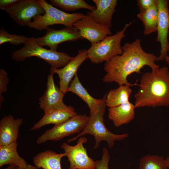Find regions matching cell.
Listing matches in <instances>:
<instances>
[{"label": "cell", "instance_id": "obj_1", "mask_svg": "<svg viewBox=\"0 0 169 169\" xmlns=\"http://www.w3.org/2000/svg\"><path fill=\"white\" fill-rule=\"evenodd\" d=\"M123 53L105 62L104 69L106 72L102 79L106 83L115 82L119 85L132 86L136 84L128 82V76L134 73H140L145 66L152 70L160 68L156 64L157 57L153 54L144 50L140 39L131 43H126L122 46Z\"/></svg>", "mask_w": 169, "mask_h": 169}, {"label": "cell", "instance_id": "obj_2", "mask_svg": "<svg viewBox=\"0 0 169 169\" xmlns=\"http://www.w3.org/2000/svg\"><path fill=\"white\" fill-rule=\"evenodd\" d=\"M135 108L169 106V70L164 66L141 76L140 88L134 95Z\"/></svg>", "mask_w": 169, "mask_h": 169}, {"label": "cell", "instance_id": "obj_3", "mask_svg": "<svg viewBox=\"0 0 169 169\" xmlns=\"http://www.w3.org/2000/svg\"><path fill=\"white\" fill-rule=\"evenodd\" d=\"M107 94H105L102 98V101L98 109L92 115H90L88 121L84 129L75 136L69 139L70 143L75 141L80 137L86 134L94 136L95 144L94 149H97L102 141H105L110 148L114 145L116 141H121L128 138L129 134L124 133L116 134L110 131L106 127L104 122V116L106 106V99Z\"/></svg>", "mask_w": 169, "mask_h": 169}, {"label": "cell", "instance_id": "obj_4", "mask_svg": "<svg viewBox=\"0 0 169 169\" xmlns=\"http://www.w3.org/2000/svg\"><path fill=\"white\" fill-rule=\"evenodd\" d=\"M32 57L42 59L51 67L56 69L64 67L72 57L64 52L44 48L35 42L34 37L31 38L22 48L13 52L11 55L12 59L17 61H23Z\"/></svg>", "mask_w": 169, "mask_h": 169}, {"label": "cell", "instance_id": "obj_5", "mask_svg": "<svg viewBox=\"0 0 169 169\" xmlns=\"http://www.w3.org/2000/svg\"><path fill=\"white\" fill-rule=\"evenodd\" d=\"M36 1L42 7L45 13L34 18L28 27L38 30H46L49 26L54 24H62L65 27L72 26L74 23L83 18L85 15L81 13H65L44 0H36Z\"/></svg>", "mask_w": 169, "mask_h": 169}, {"label": "cell", "instance_id": "obj_6", "mask_svg": "<svg viewBox=\"0 0 169 169\" xmlns=\"http://www.w3.org/2000/svg\"><path fill=\"white\" fill-rule=\"evenodd\" d=\"M132 23H126L122 30L115 34L107 36L99 42L91 44L87 50L88 59L92 63L98 64L121 54L123 49L121 42L125 37L126 30Z\"/></svg>", "mask_w": 169, "mask_h": 169}, {"label": "cell", "instance_id": "obj_7", "mask_svg": "<svg viewBox=\"0 0 169 169\" xmlns=\"http://www.w3.org/2000/svg\"><path fill=\"white\" fill-rule=\"evenodd\" d=\"M89 118V116L85 115L77 114L47 130L38 137L36 143L40 144L48 141H58L72 134L79 133L85 128Z\"/></svg>", "mask_w": 169, "mask_h": 169}, {"label": "cell", "instance_id": "obj_8", "mask_svg": "<svg viewBox=\"0 0 169 169\" xmlns=\"http://www.w3.org/2000/svg\"><path fill=\"white\" fill-rule=\"evenodd\" d=\"M85 137L78 139L77 143L71 146L64 142L61 148L69 162V169H95V161L90 157L84 144L87 142Z\"/></svg>", "mask_w": 169, "mask_h": 169}, {"label": "cell", "instance_id": "obj_9", "mask_svg": "<svg viewBox=\"0 0 169 169\" xmlns=\"http://www.w3.org/2000/svg\"><path fill=\"white\" fill-rule=\"evenodd\" d=\"M3 10L18 25L28 27L32 19L45 13L44 8L36 0H20Z\"/></svg>", "mask_w": 169, "mask_h": 169}, {"label": "cell", "instance_id": "obj_10", "mask_svg": "<svg viewBox=\"0 0 169 169\" xmlns=\"http://www.w3.org/2000/svg\"><path fill=\"white\" fill-rule=\"evenodd\" d=\"M158 11L156 41L160 44V54L157 61L165 59L169 52V42L168 39L169 29V0H157Z\"/></svg>", "mask_w": 169, "mask_h": 169}, {"label": "cell", "instance_id": "obj_11", "mask_svg": "<svg viewBox=\"0 0 169 169\" xmlns=\"http://www.w3.org/2000/svg\"><path fill=\"white\" fill-rule=\"evenodd\" d=\"M46 30L44 36L34 37V40L40 45L47 46L50 49L54 51H57L58 45L62 43L83 39L78 31L73 26L65 27L58 30L49 27Z\"/></svg>", "mask_w": 169, "mask_h": 169}, {"label": "cell", "instance_id": "obj_12", "mask_svg": "<svg viewBox=\"0 0 169 169\" xmlns=\"http://www.w3.org/2000/svg\"><path fill=\"white\" fill-rule=\"evenodd\" d=\"M83 38L92 44L100 41L111 34L110 28L95 22L91 16L85 15L73 24Z\"/></svg>", "mask_w": 169, "mask_h": 169}, {"label": "cell", "instance_id": "obj_13", "mask_svg": "<svg viewBox=\"0 0 169 169\" xmlns=\"http://www.w3.org/2000/svg\"><path fill=\"white\" fill-rule=\"evenodd\" d=\"M88 59L87 50L80 49L77 54L72 57L69 62L61 69H56L52 67L50 72L54 74H56L59 79V88L63 93L68 92V90L70 82L75 75L77 70L82 64Z\"/></svg>", "mask_w": 169, "mask_h": 169}, {"label": "cell", "instance_id": "obj_14", "mask_svg": "<svg viewBox=\"0 0 169 169\" xmlns=\"http://www.w3.org/2000/svg\"><path fill=\"white\" fill-rule=\"evenodd\" d=\"M54 74L50 72L48 75L46 90L39 99V108L44 113L50 110L64 108L67 106L63 101L65 94L55 84Z\"/></svg>", "mask_w": 169, "mask_h": 169}, {"label": "cell", "instance_id": "obj_15", "mask_svg": "<svg viewBox=\"0 0 169 169\" xmlns=\"http://www.w3.org/2000/svg\"><path fill=\"white\" fill-rule=\"evenodd\" d=\"M95 5L94 10L87 13L97 23L109 28L111 27L113 15L117 5L116 0H93Z\"/></svg>", "mask_w": 169, "mask_h": 169}, {"label": "cell", "instance_id": "obj_16", "mask_svg": "<svg viewBox=\"0 0 169 169\" xmlns=\"http://www.w3.org/2000/svg\"><path fill=\"white\" fill-rule=\"evenodd\" d=\"M22 118L15 119L12 115L3 117L0 121V146L17 142Z\"/></svg>", "mask_w": 169, "mask_h": 169}, {"label": "cell", "instance_id": "obj_17", "mask_svg": "<svg viewBox=\"0 0 169 169\" xmlns=\"http://www.w3.org/2000/svg\"><path fill=\"white\" fill-rule=\"evenodd\" d=\"M77 115L74 108L70 106L48 111L44 113L42 117L33 125L30 131L37 130L48 125H59Z\"/></svg>", "mask_w": 169, "mask_h": 169}, {"label": "cell", "instance_id": "obj_18", "mask_svg": "<svg viewBox=\"0 0 169 169\" xmlns=\"http://www.w3.org/2000/svg\"><path fill=\"white\" fill-rule=\"evenodd\" d=\"M134 105L130 101L108 109V118L118 127L133 120L135 116Z\"/></svg>", "mask_w": 169, "mask_h": 169}, {"label": "cell", "instance_id": "obj_19", "mask_svg": "<svg viewBox=\"0 0 169 169\" xmlns=\"http://www.w3.org/2000/svg\"><path fill=\"white\" fill-rule=\"evenodd\" d=\"M69 91L77 95L86 103L90 109V115L95 112L102 101V98L95 99L89 93L80 82L77 74L70 83L68 90Z\"/></svg>", "mask_w": 169, "mask_h": 169}, {"label": "cell", "instance_id": "obj_20", "mask_svg": "<svg viewBox=\"0 0 169 169\" xmlns=\"http://www.w3.org/2000/svg\"><path fill=\"white\" fill-rule=\"evenodd\" d=\"M65 156L64 153H57L52 150H47L35 156L33 162L37 168L62 169L61 160Z\"/></svg>", "mask_w": 169, "mask_h": 169}, {"label": "cell", "instance_id": "obj_21", "mask_svg": "<svg viewBox=\"0 0 169 169\" xmlns=\"http://www.w3.org/2000/svg\"><path fill=\"white\" fill-rule=\"evenodd\" d=\"M17 142L0 146V167L8 165L17 166L25 169L28 164L17 152Z\"/></svg>", "mask_w": 169, "mask_h": 169}, {"label": "cell", "instance_id": "obj_22", "mask_svg": "<svg viewBox=\"0 0 169 169\" xmlns=\"http://www.w3.org/2000/svg\"><path fill=\"white\" fill-rule=\"evenodd\" d=\"M132 92L130 86L119 85L115 89L110 90L107 94L106 103L109 108L115 107L127 102Z\"/></svg>", "mask_w": 169, "mask_h": 169}, {"label": "cell", "instance_id": "obj_23", "mask_svg": "<svg viewBox=\"0 0 169 169\" xmlns=\"http://www.w3.org/2000/svg\"><path fill=\"white\" fill-rule=\"evenodd\" d=\"M137 16L143 23L145 35H149L156 31L158 17L156 3L149 9L140 12Z\"/></svg>", "mask_w": 169, "mask_h": 169}, {"label": "cell", "instance_id": "obj_24", "mask_svg": "<svg viewBox=\"0 0 169 169\" xmlns=\"http://www.w3.org/2000/svg\"><path fill=\"white\" fill-rule=\"evenodd\" d=\"M49 1L54 6L58 7L66 11H73L84 8L92 11L96 8L95 7L89 4L83 0H49Z\"/></svg>", "mask_w": 169, "mask_h": 169}, {"label": "cell", "instance_id": "obj_25", "mask_svg": "<svg viewBox=\"0 0 169 169\" xmlns=\"http://www.w3.org/2000/svg\"><path fill=\"white\" fill-rule=\"evenodd\" d=\"M139 169H168V167L163 156L147 155L140 159Z\"/></svg>", "mask_w": 169, "mask_h": 169}, {"label": "cell", "instance_id": "obj_26", "mask_svg": "<svg viewBox=\"0 0 169 169\" xmlns=\"http://www.w3.org/2000/svg\"><path fill=\"white\" fill-rule=\"evenodd\" d=\"M30 38L23 36L10 34L3 28L0 30V45L7 42L14 45H18L21 44H24Z\"/></svg>", "mask_w": 169, "mask_h": 169}, {"label": "cell", "instance_id": "obj_27", "mask_svg": "<svg viewBox=\"0 0 169 169\" xmlns=\"http://www.w3.org/2000/svg\"><path fill=\"white\" fill-rule=\"evenodd\" d=\"M110 160L109 151L106 148L104 147L103 149V154L101 159L95 161V169H109Z\"/></svg>", "mask_w": 169, "mask_h": 169}, {"label": "cell", "instance_id": "obj_28", "mask_svg": "<svg viewBox=\"0 0 169 169\" xmlns=\"http://www.w3.org/2000/svg\"><path fill=\"white\" fill-rule=\"evenodd\" d=\"M9 79L6 72L3 69H0V104L2 103L4 98L2 94L7 92Z\"/></svg>", "mask_w": 169, "mask_h": 169}, {"label": "cell", "instance_id": "obj_29", "mask_svg": "<svg viewBox=\"0 0 169 169\" xmlns=\"http://www.w3.org/2000/svg\"><path fill=\"white\" fill-rule=\"evenodd\" d=\"M140 12L146 11L156 3V0H138L136 1Z\"/></svg>", "mask_w": 169, "mask_h": 169}, {"label": "cell", "instance_id": "obj_30", "mask_svg": "<svg viewBox=\"0 0 169 169\" xmlns=\"http://www.w3.org/2000/svg\"><path fill=\"white\" fill-rule=\"evenodd\" d=\"M20 0H0V8L3 10L16 4Z\"/></svg>", "mask_w": 169, "mask_h": 169}, {"label": "cell", "instance_id": "obj_31", "mask_svg": "<svg viewBox=\"0 0 169 169\" xmlns=\"http://www.w3.org/2000/svg\"><path fill=\"white\" fill-rule=\"evenodd\" d=\"M4 169H22L19 167L14 165H9L6 168Z\"/></svg>", "mask_w": 169, "mask_h": 169}, {"label": "cell", "instance_id": "obj_32", "mask_svg": "<svg viewBox=\"0 0 169 169\" xmlns=\"http://www.w3.org/2000/svg\"><path fill=\"white\" fill-rule=\"evenodd\" d=\"M35 166L28 164L25 169H38Z\"/></svg>", "mask_w": 169, "mask_h": 169}, {"label": "cell", "instance_id": "obj_33", "mask_svg": "<svg viewBox=\"0 0 169 169\" xmlns=\"http://www.w3.org/2000/svg\"><path fill=\"white\" fill-rule=\"evenodd\" d=\"M166 161L168 169H169V156L166 157Z\"/></svg>", "mask_w": 169, "mask_h": 169}, {"label": "cell", "instance_id": "obj_34", "mask_svg": "<svg viewBox=\"0 0 169 169\" xmlns=\"http://www.w3.org/2000/svg\"><path fill=\"white\" fill-rule=\"evenodd\" d=\"M165 60H166V63L167 64L169 67V56H168L165 59Z\"/></svg>", "mask_w": 169, "mask_h": 169}, {"label": "cell", "instance_id": "obj_35", "mask_svg": "<svg viewBox=\"0 0 169 169\" xmlns=\"http://www.w3.org/2000/svg\"><path fill=\"white\" fill-rule=\"evenodd\" d=\"M168 34H169V29Z\"/></svg>", "mask_w": 169, "mask_h": 169}]
</instances>
